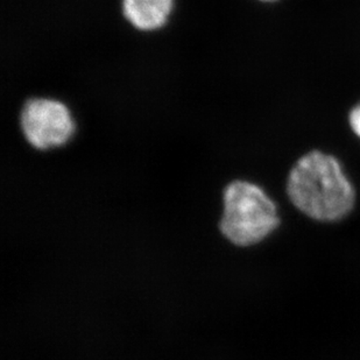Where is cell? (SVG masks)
<instances>
[{
	"mask_svg": "<svg viewBox=\"0 0 360 360\" xmlns=\"http://www.w3.org/2000/svg\"><path fill=\"white\" fill-rule=\"evenodd\" d=\"M259 1H262V3H274V1H278V0H259Z\"/></svg>",
	"mask_w": 360,
	"mask_h": 360,
	"instance_id": "obj_6",
	"label": "cell"
},
{
	"mask_svg": "<svg viewBox=\"0 0 360 360\" xmlns=\"http://www.w3.org/2000/svg\"><path fill=\"white\" fill-rule=\"evenodd\" d=\"M280 219L278 207L260 186L235 179L223 191L219 230L237 246H251L274 231Z\"/></svg>",
	"mask_w": 360,
	"mask_h": 360,
	"instance_id": "obj_2",
	"label": "cell"
},
{
	"mask_svg": "<svg viewBox=\"0 0 360 360\" xmlns=\"http://www.w3.org/2000/svg\"><path fill=\"white\" fill-rule=\"evenodd\" d=\"M285 189L294 207L316 221L342 219L356 200L354 184L340 161L319 150L307 152L292 165Z\"/></svg>",
	"mask_w": 360,
	"mask_h": 360,
	"instance_id": "obj_1",
	"label": "cell"
},
{
	"mask_svg": "<svg viewBox=\"0 0 360 360\" xmlns=\"http://www.w3.org/2000/svg\"><path fill=\"white\" fill-rule=\"evenodd\" d=\"M347 122L352 133L360 139V102L350 110L347 115Z\"/></svg>",
	"mask_w": 360,
	"mask_h": 360,
	"instance_id": "obj_5",
	"label": "cell"
},
{
	"mask_svg": "<svg viewBox=\"0 0 360 360\" xmlns=\"http://www.w3.org/2000/svg\"><path fill=\"white\" fill-rule=\"evenodd\" d=\"M176 0H120V15L133 31L153 34L169 25Z\"/></svg>",
	"mask_w": 360,
	"mask_h": 360,
	"instance_id": "obj_4",
	"label": "cell"
},
{
	"mask_svg": "<svg viewBox=\"0 0 360 360\" xmlns=\"http://www.w3.org/2000/svg\"><path fill=\"white\" fill-rule=\"evenodd\" d=\"M17 126L25 143L39 153L68 146L79 129L75 115L65 101L42 95L30 96L22 101Z\"/></svg>",
	"mask_w": 360,
	"mask_h": 360,
	"instance_id": "obj_3",
	"label": "cell"
}]
</instances>
